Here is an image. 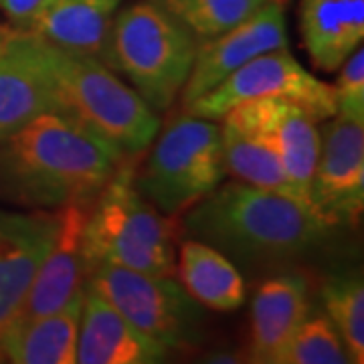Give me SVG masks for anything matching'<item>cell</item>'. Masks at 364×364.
<instances>
[{
	"mask_svg": "<svg viewBox=\"0 0 364 364\" xmlns=\"http://www.w3.org/2000/svg\"><path fill=\"white\" fill-rule=\"evenodd\" d=\"M128 158L61 114H41L0 140V195L31 208L91 205Z\"/></svg>",
	"mask_w": 364,
	"mask_h": 364,
	"instance_id": "obj_1",
	"label": "cell"
},
{
	"mask_svg": "<svg viewBox=\"0 0 364 364\" xmlns=\"http://www.w3.org/2000/svg\"><path fill=\"white\" fill-rule=\"evenodd\" d=\"M184 231L239 263H282L320 247L332 227L296 196L247 182L219 184L191 207Z\"/></svg>",
	"mask_w": 364,
	"mask_h": 364,
	"instance_id": "obj_2",
	"label": "cell"
},
{
	"mask_svg": "<svg viewBox=\"0 0 364 364\" xmlns=\"http://www.w3.org/2000/svg\"><path fill=\"white\" fill-rule=\"evenodd\" d=\"M31 45L53 91L57 114L95 134L124 158L138 156L152 144L160 117L104 61L59 47L35 31Z\"/></svg>",
	"mask_w": 364,
	"mask_h": 364,
	"instance_id": "obj_3",
	"label": "cell"
},
{
	"mask_svg": "<svg viewBox=\"0 0 364 364\" xmlns=\"http://www.w3.org/2000/svg\"><path fill=\"white\" fill-rule=\"evenodd\" d=\"M126 162V160H124ZM119 164L91 203L83 229L87 269L114 263L156 275L176 273L174 225L144 198L132 164Z\"/></svg>",
	"mask_w": 364,
	"mask_h": 364,
	"instance_id": "obj_4",
	"label": "cell"
},
{
	"mask_svg": "<svg viewBox=\"0 0 364 364\" xmlns=\"http://www.w3.org/2000/svg\"><path fill=\"white\" fill-rule=\"evenodd\" d=\"M198 41L150 0L134 2L114 16L105 65L116 67L154 112H166L182 93Z\"/></svg>",
	"mask_w": 364,
	"mask_h": 364,
	"instance_id": "obj_5",
	"label": "cell"
},
{
	"mask_svg": "<svg viewBox=\"0 0 364 364\" xmlns=\"http://www.w3.org/2000/svg\"><path fill=\"white\" fill-rule=\"evenodd\" d=\"M225 174L219 126L184 114L160 134L136 186L162 215L172 217L213 193Z\"/></svg>",
	"mask_w": 364,
	"mask_h": 364,
	"instance_id": "obj_6",
	"label": "cell"
},
{
	"mask_svg": "<svg viewBox=\"0 0 364 364\" xmlns=\"http://www.w3.org/2000/svg\"><path fill=\"white\" fill-rule=\"evenodd\" d=\"M87 286L168 352L193 348L203 338L200 304L170 275L95 263L87 269Z\"/></svg>",
	"mask_w": 364,
	"mask_h": 364,
	"instance_id": "obj_7",
	"label": "cell"
},
{
	"mask_svg": "<svg viewBox=\"0 0 364 364\" xmlns=\"http://www.w3.org/2000/svg\"><path fill=\"white\" fill-rule=\"evenodd\" d=\"M263 97L289 100L301 105L318 122L336 114L334 87L308 73L287 47L273 49L247 61L223 79L217 87L186 105L184 114L219 122L235 105Z\"/></svg>",
	"mask_w": 364,
	"mask_h": 364,
	"instance_id": "obj_8",
	"label": "cell"
},
{
	"mask_svg": "<svg viewBox=\"0 0 364 364\" xmlns=\"http://www.w3.org/2000/svg\"><path fill=\"white\" fill-rule=\"evenodd\" d=\"M324 122L310 207L332 229L354 227L364 210V114L336 109Z\"/></svg>",
	"mask_w": 364,
	"mask_h": 364,
	"instance_id": "obj_9",
	"label": "cell"
},
{
	"mask_svg": "<svg viewBox=\"0 0 364 364\" xmlns=\"http://www.w3.org/2000/svg\"><path fill=\"white\" fill-rule=\"evenodd\" d=\"M287 26L284 2L267 0L245 21L213 39L200 41L188 79L182 87V109L217 87L223 79L257 55L286 49Z\"/></svg>",
	"mask_w": 364,
	"mask_h": 364,
	"instance_id": "obj_10",
	"label": "cell"
},
{
	"mask_svg": "<svg viewBox=\"0 0 364 364\" xmlns=\"http://www.w3.org/2000/svg\"><path fill=\"white\" fill-rule=\"evenodd\" d=\"M59 221V208L0 210V348L25 306L41 261L55 241Z\"/></svg>",
	"mask_w": 364,
	"mask_h": 364,
	"instance_id": "obj_11",
	"label": "cell"
},
{
	"mask_svg": "<svg viewBox=\"0 0 364 364\" xmlns=\"http://www.w3.org/2000/svg\"><path fill=\"white\" fill-rule=\"evenodd\" d=\"M231 112L273 144L294 196L310 205V184L320 152L318 119L301 105L279 97L243 102Z\"/></svg>",
	"mask_w": 364,
	"mask_h": 364,
	"instance_id": "obj_12",
	"label": "cell"
},
{
	"mask_svg": "<svg viewBox=\"0 0 364 364\" xmlns=\"http://www.w3.org/2000/svg\"><path fill=\"white\" fill-rule=\"evenodd\" d=\"M91 205L59 208L61 221L51 249L43 257L26 294L25 306L16 322L59 312L83 296L87 284V261L83 253V229ZM14 322V324H16Z\"/></svg>",
	"mask_w": 364,
	"mask_h": 364,
	"instance_id": "obj_13",
	"label": "cell"
},
{
	"mask_svg": "<svg viewBox=\"0 0 364 364\" xmlns=\"http://www.w3.org/2000/svg\"><path fill=\"white\" fill-rule=\"evenodd\" d=\"M57 114L25 26L0 25V140L41 114Z\"/></svg>",
	"mask_w": 364,
	"mask_h": 364,
	"instance_id": "obj_14",
	"label": "cell"
},
{
	"mask_svg": "<svg viewBox=\"0 0 364 364\" xmlns=\"http://www.w3.org/2000/svg\"><path fill=\"white\" fill-rule=\"evenodd\" d=\"M168 350L132 326L116 308L85 284L79 316L77 364H154Z\"/></svg>",
	"mask_w": 364,
	"mask_h": 364,
	"instance_id": "obj_15",
	"label": "cell"
},
{
	"mask_svg": "<svg viewBox=\"0 0 364 364\" xmlns=\"http://www.w3.org/2000/svg\"><path fill=\"white\" fill-rule=\"evenodd\" d=\"M312 312L308 284L279 275L261 284L251 301V360L279 364L291 336Z\"/></svg>",
	"mask_w": 364,
	"mask_h": 364,
	"instance_id": "obj_16",
	"label": "cell"
},
{
	"mask_svg": "<svg viewBox=\"0 0 364 364\" xmlns=\"http://www.w3.org/2000/svg\"><path fill=\"white\" fill-rule=\"evenodd\" d=\"M119 4L122 0H45L25 28L105 63L107 37Z\"/></svg>",
	"mask_w": 364,
	"mask_h": 364,
	"instance_id": "obj_17",
	"label": "cell"
},
{
	"mask_svg": "<svg viewBox=\"0 0 364 364\" xmlns=\"http://www.w3.org/2000/svg\"><path fill=\"white\" fill-rule=\"evenodd\" d=\"M299 33L314 65L336 71L364 39V0H301Z\"/></svg>",
	"mask_w": 364,
	"mask_h": 364,
	"instance_id": "obj_18",
	"label": "cell"
},
{
	"mask_svg": "<svg viewBox=\"0 0 364 364\" xmlns=\"http://www.w3.org/2000/svg\"><path fill=\"white\" fill-rule=\"evenodd\" d=\"M83 296L59 312L16 322L0 348L2 363L75 364Z\"/></svg>",
	"mask_w": 364,
	"mask_h": 364,
	"instance_id": "obj_19",
	"label": "cell"
},
{
	"mask_svg": "<svg viewBox=\"0 0 364 364\" xmlns=\"http://www.w3.org/2000/svg\"><path fill=\"white\" fill-rule=\"evenodd\" d=\"M219 122L225 172L253 186L294 196L273 144L235 112H227Z\"/></svg>",
	"mask_w": 364,
	"mask_h": 364,
	"instance_id": "obj_20",
	"label": "cell"
},
{
	"mask_svg": "<svg viewBox=\"0 0 364 364\" xmlns=\"http://www.w3.org/2000/svg\"><path fill=\"white\" fill-rule=\"evenodd\" d=\"M178 273L182 287L205 308L233 312L245 301V282L233 261L203 241L182 243Z\"/></svg>",
	"mask_w": 364,
	"mask_h": 364,
	"instance_id": "obj_21",
	"label": "cell"
},
{
	"mask_svg": "<svg viewBox=\"0 0 364 364\" xmlns=\"http://www.w3.org/2000/svg\"><path fill=\"white\" fill-rule=\"evenodd\" d=\"M326 316L344 340L350 363H364V286L360 273L330 277L322 286Z\"/></svg>",
	"mask_w": 364,
	"mask_h": 364,
	"instance_id": "obj_22",
	"label": "cell"
},
{
	"mask_svg": "<svg viewBox=\"0 0 364 364\" xmlns=\"http://www.w3.org/2000/svg\"><path fill=\"white\" fill-rule=\"evenodd\" d=\"M200 41L213 39L245 21L267 0H150Z\"/></svg>",
	"mask_w": 364,
	"mask_h": 364,
	"instance_id": "obj_23",
	"label": "cell"
},
{
	"mask_svg": "<svg viewBox=\"0 0 364 364\" xmlns=\"http://www.w3.org/2000/svg\"><path fill=\"white\" fill-rule=\"evenodd\" d=\"M350 363L344 340L326 314L308 316L291 336L279 364Z\"/></svg>",
	"mask_w": 364,
	"mask_h": 364,
	"instance_id": "obj_24",
	"label": "cell"
},
{
	"mask_svg": "<svg viewBox=\"0 0 364 364\" xmlns=\"http://www.w3.org/2000/svg\"><path fill=\"white\" fill-rule=\"evenodd\" d=\"M332 87L336 109L364 114V51L360 47H356L340 65V75Z\"/></svg>",
	"mask_w": 364,
	"mask_h": 364,
	"instance_id": "obj_25",
	"label": "cell"
},
{
	"mask_svg": "<svg viewBox=\"0 0 364 364\" xmlns=\"http://www.w3.org/2000/svg\"><path fill=\"white\" fill-rule=\"evenodd\" d=\"M45 0H0V11L11 18L14 26H26L39 13Z\"/></svg>",
	"mask_w": 364,
	"mask_h": 364,
	"instance_id": "obj_26",
	"label": "cell"
}]
</instances>
